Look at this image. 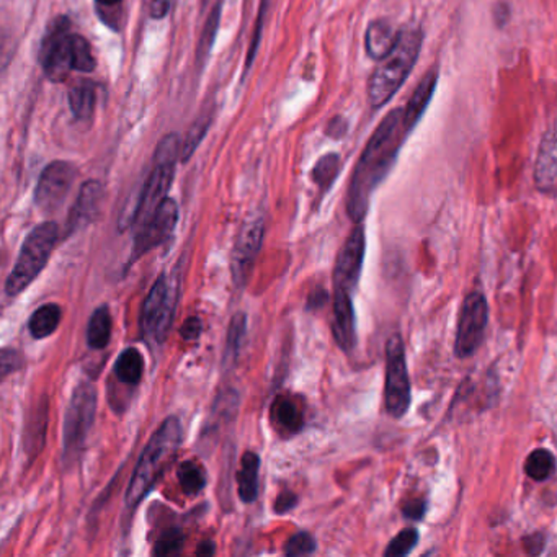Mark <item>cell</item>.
Listing matches in <instances>:
<instances>
[{
    "label": "cell",
    "mask_w": 557,
    "mask_h": 557,
    "mask_svg": "<svg viewBox=\"0 0 557 557\" xmlns=\"http://www.w3.org/2000/svg\"><path fill=\"white\" fill-rule=\"evenodd\" d=\"M59 229L52 221L41 223L26 235L20 249L14 270L5 281V295L15 297L33 283L51 257L54 245L58 242Z\"/></svg>",
    "instance_id": "cell-4"
},
{
    "label": "cell",
    "mask_w": 557,
    "mask_h": 557,
    "mask_svg": "<svg viewBox=\"0 0 557 557\" xmlns=\"http://www.w3.org/2000/svg\"><path fill=\"white\" fill-rule=\"evenodd\" d=\"M340 157L337 154H327L321 157L313 169V180L319 185L321 190H329L332 182L339 174Z\"/></svg>",
    "instance_id": "cell-29"
},
{
    "label": "cell",
    "mask_w": 557,
    "mask_h": 557,
    "mask_svg": "<svg viewBox=\"0 0 557 557\" xmlns=\"http://www.w3.org/2000/svg\"><path fill=\"white\" fill-rule=\"evenodd\" d=\"M182 532L172 528V530H167L162 533L157 540L156 546H154V554L156 556H172V554H178L183 548Z\"/></svg>",
    "instance_id": "cell-34"
},
{
    "label": "cell",
    "mask_w": 557,
    "mask_h": 557,
    "mask_svg": "<svg viewBox=\"0 0 557 557\" xmlns=\"http://www.w3.org/2000/svg\"><path fill=\"white\" fill-rule=\"evenodd\" d=\"M78 169L66 160H54L44 169L35 188V203L44 213L61 208L76 182Z\"/></svg>",
    "instance_id": "cell-10"
},
{
    "label": "cell",
    "mask_w": 557,
    "mask_h": 557,
    "mask_svg": "<svg viewBox=\"0 0 557 557\" xmlns=\"http://www.w3.org/2000/svg\"><path fill=\"white\" fill-rule=\"evenodd\" d=\"M112 339V314L106 306L96 307L87 325V345L90 349L104 350Z\"/></svg>",
    "instance_id": "cell-23"
},
{
    "label": "cell",
    "mask_w": 557,
    "mask_h": 557,
    "mask_svg": "<svg viewBox=\"0 0 557 557\" xmlns=\"http://www.w3.org/2000/svg\"><path fill=\"white\" fill-rule=\"evenodd\" d=\"M96 88L90 84H78L69 90V106L78 120H90L96 112Z\"/></svg>",
    "instance_id": "cell-25"
},
{
    "label": "cell",
    "mask_w": 557,
    "mask_h": 557,
    "mask_svg": "<svg viewBox=\"0 0 557 557\" xmlns=\"http://www.w3.org/2000/svg\"><path fill=\"white\" fill-rule=\"evenodd\" d=\"M172 5V0H151V5H149V14L154 20H160V18L166 17Z\"/></svg>",
    "instance_id": "cell-39"
},
{
    "label": "cell",
    "mask_w": 557,
    "mask_h": 557,
    "mask_svg": "<svg viewBox=\"0 0 557 557\" xmlns=\"http://www.w3.org/2000/svg\"><path fill=\"white\" fill-rule=\"evenodd\" d=\"M209 124H211V116H206L203 120H196V123L193 124L192 130L188 131L187 138L182 142V149H180V160L182 162H187L192 157L201 140L205 138Z\"/></svg>",
    "instance_id": "cell-32"
},
{
    "label": "cell",
    "mask_w": 557,
    "mask_h": 557,
    "mask_svg": "<svg viewBox=\"0 0 557 557\" xmlns=\"http://www.w3.org/2000/svg\"><path fill=\"white\" fill-rule=\"evenodd\" d=\"M177 221H178V206L172 198H166L156 209V213L140 226V231L136 233L132 247L134 260L149 251L156 249L157 245L164 244L174 233Z\"/></svg>",
    "instance_id": "cell-12"
},
{
    "label": "cell",
    "mask_w": 557,
    "mask_h": 557,
    "mask_svg": "<svg viewBox=\"0 0 557 557\" xmlns=\"http://www.w3.org/2000/svg\"><path fill=\"white\" fill-rule=\"evenodd\" d=\"M404 514L410 516V518H415L418 520L422 514H424V506H422V502H414V504H409V506L404 508Z\"/></svg>",
    "instance_id": "cell-40"
},
{
    "label": "cell",
    "mask_w": 557,
    "mask_h": 557,
    "mask_svg": "<svg viewBox=\"0 0 557 557\" xmlns=\"http://www.w3.org/2000/svg\"><path fill=\"white\" fill-rule=\"evenodd\" d=\"M397 36H399V32H396L389 22L376 20L366 30V51L373 59L381 61L391 52L394 44L397 41Z\"/></svg>",
    "instance_id": "cell-19"
},
{
    "label": "cell",
    "mask_w": 557,
    "mask_h": 557,
    "mask_svg": "<svg viewBox=\"0 0 557 557\" xmlns=\"http://www.w3.org/2000/svg\"><path fill=\"white\" fill-rule=\"evenodd\" d=\"M62 311L58 305H43L32 314L28 321V332L33 339H46L52 335L61 323Z\"/></svg>",
    "instance_id": "cell-22"
},
{
    "label": "cell",
    "mask_w": 557,
    "mask_h": 557,
    "mask_svg": "<svg viewBox=\"0 0 557 557\" xmlns=\"http://www.w3.org/2000/svg\"><path fill=\"white\" fill-rule=\"evenodd\" d=\"M271 422L279 435H297L305 422L301 402L288 394L278 396L271 404Z\"/></svg>",
    "instance_id": "cell-18"
},
{
    "label": "cell",
    "mask_w": 557,
    "mask_h": 557,
    "mask_svg": "<svg viewBox=\"0 0 557 557\" xmlns=\"http://www.w3.org/2000/svg\"><path fill=\"white\" fill-rule=\"evenodd\" d=\"M102 198H104L102 183L96 182V180H88L80 187L78 200L70 209V233L78 231V227L86 226L96 219Z\"/></svg>",
    "instance_id": "cell-17"
},
{
    "label": "cell",
    "mask_w": 557,
    "mask_h": 557,
    "mask_svg": "<svg viewBox=\"0 0 557 557\" xmlns=\"http://www.w3.org/2000/svg\"><path fill=\"white\" fill-rule=\"evenodd\" d=\"M182 337L185 340L198 339V335L201 333V321L198 317H190L187 319V323L183 324Z\"/></svg>",
    "instance_id": "cell-38"
},
{
    "label": "cell",
    "mask_w": 557,
    "mask_h": 557,
    "mask_svg": "<svg viewBox=\"0 0 557 557\" xmlns=\"http://www.w3.org/2000/svg\"><path fill=\"white\" fill-rule=\"evenodd\" d=\"M72 61L74 70L92 72L96 69V58L92 54V48L84 36L72 33Z\"/></svg>",
    "instance_id": "cell-30"
},
{
    "label": "cell",
    "mask_w": 557,
    "mask_h": 557,
    "mask_svg": "<svg viewBox=\"0 0 557 557\" xmlns=\"http://www.w3.org/2000/svg\"><path fill=\"white\" fill-rule=\"evenodd\" d=\"M215 544L211 543V541H203L200 544V548L196 551V554L198 556H211V554H215Z\"/></svg>",
    "instance_id": "cell-41"
},
{
    "label": "cell",
    "mask_w": 557,
    "mask_h": 557,
    "mask_svg": "<svg viewBox=\"0 0 557 557\" xmlns=\"http://www.w3.org/2000/svg\"><path fill=\"white\" fill-rule=\"evenodd\" d=\"M144 373V360L138 349L123 350L116 358L114 366V375L120 383L126 386H138Z\"/></svg>",
    "instance_id": "cell-21"
},
{
    "label": "cell",
    "mask_w": 557,
    "mask_h": 557,
    "mask_svg": "<svg viewBox=\"0 0 557 557\" xmlns=\"http://www.w3.org/2000/svg\"><path fill=\"white\" fill-rule=\"evenodd\" d=\"M96 412V386L88 381L78 384L70 396L64 418V458L78 460Z\"/></svg>",
    "instance_id": "cell-6"
},
{
    "label": "cell",
    "mask_w": 557,
    "mask_h": 557,
    "mask_svg": "<svg viewBox=\"0 0 557 557\" xmlns=\"http://www.w3.org/2000/svg\"><path fill=\"white\" fill-rule=\"evenodd\" d=\"M410 130L412 126L406 118V110L396 108L384 116L371 140L368 141L350 182L347 209L353 221L360 223L365 218L371 193L391 170Z\"/></svg>",
    "instance_id": "cell-1"
},
{
    "label": "cell",
    "mask_w": 557,
    "mask_h": 557,
    "mask_svg": "<svg viewBox=\"0 0 557 557\" xmlns=\"http://www.w3.org/2000/svg\"><path fill=\"white\" fill-rule=\"evenodd\" d=\"M96 2L102 7H116L122 4L123 0H96Z\"/></svg>",
    "instance_id": "cell-42"
},
{
    "label": "cell",
    "mask_w": 557,
    "mask_h": 557,
    "mask_svg": "<svg viewBox=\"0 0 557 557\" xmlns=\"http://www.w3.org/2000/svg\"><path fill=\"white\" fill-rule=\"evenodd\" d=\"M384 404L392 417L399 418L410 406V383L402 339L396 333L386 343Z\"/></svg>",
    "instance_id": "cell-8"
},
{
    "label": "cell",
    "mask_w": 557,
    "mask_h": 557,
    "mask_svg": "<svg viewBox=\"0 0 557 557\" xmlns=\"http://www.w3.org/2000/svg\"><path fill=\"white\" fill-rule=\"evenodd\" d=\"M263 242V219L251 218L235 239L234 257H233V275L234 283L242 287L252 270L253 261L260 252Z\"/></svg>",
    "instance_id": "cell-14"
},
{
    "label": "cell",
    "mask_w": 557,
    "mask_h": 557,
    "mask_svg": "<svg viewBox=\"0 0 557 557\" xmlns=\"http://www.w3.org/2000/svg\"><path fill=\"white\" fill-rule=\"evenodd\" d=\"M22 366V358L15 350H2V375L7 376Z\"/></svg>",
    "instance_id": "cell-36"
},
{
    "label": "cell",
    "mask_w": 557,
    "mask_h": 557,
    "mask_svg": "<svg viewBox=\"0 0 557 557\" xmlns=\"http://www.w3.org/2000/svg\"><path fill=\"white\" fill-rule=\"evenodd\" d=\"M180 149L182 142L177 134H167L166 138L159 142L154 154L152 172L149 175L140 201L131 215V226H142L156 213L162 201L166 200L170 185L174 182L175 164L180 157Z\"/></svg>",
    "instance_id": "cell-5"
},
{
    "label": "cell",
    "mask_w": 557,
    "mask_h": 557,
    "mask_svg": "<svg viewBox=\"0 0 557 557\" xmlns=\"http://www.w3.org/2000/svg\"><path fill=\"white\" fill-rule=\"evenodd\" d=\"M365 257V231L357 226L339 252L333 270V288L352 293L357 287Z\"/></svg>",
    "instance_id": "cell-13"
},
{
    "label": "cell",
    "mask_w": 557,
    "mask_h": 557,
    "mask_svg": "<svg viewBox=\"0 0 557 557\" xmlns=\"http://www.w3.org/2000/svg\"><path fill=\"white\" fill-rule=\"evenodd\" d=\"M219 18H221V4L215 5V9L211 12L208 22L205 25V30L201 33L200 43H198V50H196V59L200 62L206 59L208 52L213 48L215 38H216V33H218Z\"/></svg>",
    "instance_id": "cell-31"
},
{
    "label": "cell",
    "mask_w": 557,
    "mask_h": 557,
    "mask_svg": "<svg viewBox=\"0 0 557 557\" xmlns=\"http://www.w3.org/2000/svg\"><path fill=\"white\" fill-rule=\"evenodd\" d=\"M40 62L46 78L52 82H64L74 70L72 61V33L69 20L58 18L44 35L40 48Z\"/></svg>",
    "instance_id": "cell-9"
},
{
    "label": "cell",
    "mask_w": 557,
    "mask_h": 557,
    "mask_svg": "<svg viewBox=\"0 0 557 557\" xmlns=\"http://www.w3.org/2000/svg\"><path fill=\"white\" fill-rule=\"evenodd\" d=\"M418 541L417 530L407 528L404 532L399 533L394 540L391 541L389 548L384 551V556L388 557H401L407 556L412 549L415 548Z\"/></svg>",
    "instance_id": "cell-33"
},
{
    "label": "cell",
    "mask_w": 557,
    "mask_h": 557,
    "mask_svg": "<svg viewBox=\"0 0 557 557\" xmlns=\"http://www.w3.org/2000/svg\"><path fill=\"white\" fill-rule=\"evenodd\" d=\"M175 297L167 275H160L151 288L141 309L142 337L152 343H162L174 321Z\"/></svg>",
    "instance_id": "cell-7"
},
{
    "label": "cell",
    "mask_w": 557,
    "mask_h": 557,
    "mask_svg": "<svg viewBox=\"0 0 557 557\" xmlns=\"http://www.w3.org/2000/svg\"><path fill=\"white\" fill-rule=\"evenodd\" d=\"M182 442V425L178 418L169 417L151 436L144 452L141 453L140 461L132 472L130 486L126 489L124 502L128 508H136L141 500L148 496L154 488L157 479L166 470L167 461L174 458Z\"/></svg>",
    "instance_id": "cell-2"
},
{
    "label": "cell",
    "mask_w": 557,
    "mask_h": 557,
    "mask_svg": "<svg viewBox=\"0 0 557 557\" xmlns=\"http://www.w3.org/2000/svg\"><path fill=\"white\" fill-rule=\"evenodd\" d=\"M436 86V72L435 70H430L425 78H422V82L418 84V87L415 88L414 96L409 100V104L406 105V118L410 126L414 128L417 124L420 116L425 112L427 105L432 100L434 96V90Z\"/></svg>",
    "instance_id": "cell-24"
},
{
    "label": "cell",
    "mask_w": 557,
    "mask_h": 557,
    "mask_svg": "<svg viewBox=\"0 0 557 557\" xmlns=\"http://www.w3.org/2000/svg\"><path fill=\"white\" fill-rule=\"evenodd\" d=\"M297 504V497L293 492H283L279 494L277 502H275V512L279 515L287 514L289 510H293Z\"/></svg>",
    "instance_id": "cell-37"
},
{
    "label": "cell",
    "mask_w": 557,
    "mask_h": 557,
    "mask_svg": "<svg viewBox=\"0 0 557 557\" xmlns=\"http://www.w3.org/2000/svg\"><path fill=\"white\" fill-rule=\"evenodd\" d=\"M489 309L486 297L479 293H472L464 299L460 324H458V337L454 343L456 355L468 358L478 350L484 337L488 325Z\"/></svg>",
    "instance_id": "cell-11"
},
{
    "label": "cell",
    "mask_w": 557,
    "mask_h": 557,
    "mask_svg": "<svg viewBox=\"0 0 557 557\" xmlns=\"http://www.w3.org/2000/svg\"><path fill=\"white\" fill-rule=\"evenodd\" d=\"M259 470L260 458L252 452H247L237 470V494L244 504H252L259 496Z\"/></svg>",
    "instance_id": "cell-20"
},
{
    "label": "cell",
    "mask_w": 557,
    "mask_h": 557,
    "mask_svg": "<svg viewBox=\"0 0 557 557\" xmlns=\"http://www.w3.org/2000/svg\"><path fill=\"white\" fill-rule=\"evenodd\" d=\"M534 182L541 192L557 195V120L541 140L534 166Z\"/></svg>",
    "instance_id": "cell-15"
},
{
    "label": "cell",
    "mask_w": 557,
    "mask_h": 557,
    "mask_svg": "<svg viewBox=\"0 0 557 557\" xmlns=\"http://www.w3.org/2000/svg\"><path fill=\"white\" fill-rule=\"evenodd\" d=\"M245 331H247V317L244 313L235 314L229 325L226 339V350H224V361L226 363H234L239 352L244 342Z\"/></svg>",
    "instance_id": "cell-27"
},
{
    "label": "cell",
    "mask_w": 557,
    "mask_h": 557,
    "mask_svg": "<svg viewBox=\"0 0 557 557\" xmlns=\"http://www.w3.org/2000/svg\"><path fill=\"white\" fill-rule=\"evenodd\" d=\"M556 460L548 450H534L528 460L525 470L534 480H546L554 472Z\"/></svg>",
    "instance_id": "cell-28"
},
{
    "label": "cell",
    "mask_w": 557,
    "mask_h": 557,
    "mask_svg": "<svg viewBox=\"0 0 557 557\" xmlns=\"http://www.w3.org/2000/svg\"><path fill=\"white\" fill-rule=\"evenodd\" d=\"M422 48V32L417 26H406L399 32L391 52L381 59L368 84V100L373 108H381L401 88L417 62Z\"/></svg>",
    "instance_id": "cell-3"
},
{
    "label": "cell",
    "mask_w": 557,
    "mask_h": 557,
    "mask_svg": "<svg viewBox=\"0 0 557 557\" xmlns=\"http://www.w3.org/2000/svg\"><path fill=\"white\" fill-rule=\"evenodd\" d=\"M177 478L187 496H195L206 486V470L198 462H182L177 470Z\"/></svg>",
    "instance_id": "cell-26"
},
{
    "label": "cell",
    "mask_w": 557,
    "mask_h": 557,
    "mask_svg": "<svg viewBox=\"0 0 557 557\" xmlns=\"http://www.w3.org/2000/svg\"><path fill=\"white\" fill-rule=\"evenodd\" d=\"M333 335L340 345V349L343 352H350L357 343V335H355V313H353V305H352V297L347 291L335 289L333 295Z\"/></svg>",
    "instance_id": "cell-16"
},
{
    "label": "cell",
    "mask_w": 557,
    "mask_h": 557,
    "mask_svg": "<svg viewBox=\"0 0 557 557\" xmlns=\"http://www.w3.org/2000/svg\"><path fill=\"white\" fill-rule=\"evenodd\" d=\"M315 551V540L309 533L299 532L291 536L285 546V554L289 557L309 556Z\"/></svg>",
    "instance_id": "cell-35"
}]
</instances>
